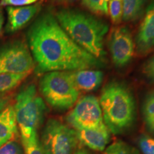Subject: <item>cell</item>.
<instances>
[{
	"mask_svg": "<svg viewBox=\"0 0 154 154\" xmlns=\"http://www.w3.org/2000/svg\"><path fill=\"white\" fill-rule=\"evenodd\" d=\"M27 39L36 72H72L101 67L103 63L72 39L51 12L32 24Z\"/></svg>",
	"mask_w": 154,
	"mask_h": 154,
	"instance_id": "obj_1",
	"label": "cell"
},
{
	"mask_svg": "<svg viewBox=\"0 0 154 154\" xmlns=\"http://www.w3.org/2000/svg\"><path fill=\"white\" fill-rule=\"evenodd\" d=\"M57 20L74 42L101 62L106 61L103 44L109 25L97 17L76 9L62 8L55 14Z\"/></svg>",
	"mask_w": 154,
	"mask_h": 154,
	"instance_id": "obj_2",
	"label": "cell"
},
{
	"mask_svg": "<svg viewBox=\"0 0 154 154\" xmlns=\"http://www.w3.org/2000/svg\"><path fill=\"white\" fill-rule=\"evenodd\" d=\"M99 103L103 122L111 133L121 134L131 127L136 118V103L126 85L109 83L101 92Z\"/></svg>",
	"mask_w": 154,
	"mask_h": 154,
	"instance_id": "obj_3",
	"label": "cell"
},
{
	"mask_svg": "<svg viewBox=\"0 0 154 154\" xmlns=\"http://www.w3.org/2000/svg\"><path fill=\"white\" fill-rule=\"evenodd\" d=\"M17 127L22 142L26 141L34 134L43 121L46 105L38 96L34 84L22 88L16 96L14 105Z\"/></svg>",
	"mask_w": 154,
	"mask_h": 154,
	"instance_id": "obj_4",
	"label": "cell"
},
{
	"mask_svg": "<svg viewBox=\"0 0 154 154\" xmlns=\"http://www.w3.org/2000/svg\"><path fill=\"white\" fill-rule=\"evenodd\" d=\"M39 89L48 104L59 111H66L74 106L80 94L71 72L46 73L39 82Z\"/></svg>",
	"mask_w": 154,
	"mask_h": 154,
	"instance_id": "obj_5",
	"label": "cell"
},
{
	"mask_svg": "<svg viewBox=\"0 0 154 154\" xmlns=\"http://www.w3.org/2000/svg\"><path fill=\"white\" fill-rule=\"evenodd\" d=\"M44 154H76V131L57 119H49L39 140Z\"/></svg>",
	"mask_w": 154,
	"mask_h": 154,
	"instance_id": "obj_6",
	"label": "cell"
},
{
	"mask_svg": "<svg viewBox=\"0 0 154 154\" xmlns=\"http://www.w3.org/2000/svg\"><path fill=\"white\" fill-rule=\"evenodd\" d=\"M35 64L26 44L15 41L0 48V74H31Z\"/></svg>",
	"mask_w": 154,
	"mask_h": 154,
	"instance_id": "obj_7",
	"label": "cell"
},
{
	"mask_svg": "<svg viewBox=\"0 0 154 154\" xmlns=\"http://www.w3.org/2000/svg\"><path fill=\"white\" fill-rule=\"evenodd\" d=\"M66 121L74 130L91 129L104 124L99 100L93 95L83 96L78 100Z\"/></svg>",
	"mask_w": 154,
	"mask_h": 154,
	"instance_id": "obj_8",
	"label": "cell"
},
{
	"mask_svg": "<svg viewBox=\"0 0 154 154\" xmlns=\"http://www.w3.org/2000/svg\"><path fill=\"white\" fill-rule=\"evenodd\" d=\"M109 47L113 64L121 68L131 60L134 53V43L128 28L117 26L113 28L109 41Z\"/></svg>",
	"mask_w": 154,
	"mask_h": 154,
	"instance_id": "obj_9",
	"label": "cell"
},
{
	"mask_svg": "<svg viewBox=\"0 0 154 154\" xmlns=\"http://www.w3.org/2000/svg\"><path fill=\"white\" fill-rule=\"evenodd\" d=\"M136 49L141 54L149 53L154 47V0L146 9L136 38Z\"/></svg>",
	"mask_w": 154,
	"mask_h": 154,
	"instance_id": "obj_10",
	"label": "cell"
},
{
	"mask_svg": "<svg viewBox=\"0 0 154 154\" xmlns=\"http://www.w3.org/2000/svg\"><path fill=\"white\" fill-rule=\"evenodd\" d=\"M39 4L24 7H7V23L5 31L7 33H14L24 27L39 11Z\"/></svg>",
	"mask_w": 154,
	"mask_h": 154,
	"instance_id": "obj_11",
	"label": "cell"
},
{
	"mask_svg": "<svg viewBox=\"0 0 154 154\" xmlns=\"http://www.w3.org/2000/svg\"><path fill=\"white\" fill-rule=\"evenodd\" d=\"M75 131L79 142L94 151H104L110 140V131L105 124L95 128Z\"/></svg>",
	"mask_w": 154,
	"mask_h": 154,
	"instance_id": "obj_12",
	"label": "cell"
},
{
	"mask_svg": "<svg viewBox=\"0 0 154 154\" xmlns=\"http://www.w3.org/2000/svg\"><path fill=\"white\" fill-rule=\"evenodd\" d=\"M71 74L79 91H94L99 87L103 79V72L94 69L72 71Z\"/></svg>",
	"mask_w": 154,
	"mask_h": 154,
	"instance_id": "obj_13",
	"label": "cell"
},
{
	"mask_svg": "<svg viewBox=\"0 0 154 154\" xmlns=\"http://www.w3.org/2000/svg\"><path fill=\"white\" fill-rule=\"evenodd\" d=\"M18 131L14 105L0 111V147L16 138Z\"/></svg>",
	"mask_w": 154,
	"mask_h": 154,
	"instance_id": "obj_14",
	"label": "cell"
},
{
	"mask_svg": "<svg viewBox=\"0 0 154 154\" xmlns=\"http://www.w3.org/2000/svg\"><path fill=\"white\" fill-rule=\"evenodd\" d=\"M123 20L134 22L143 14L144 7L148 0H122Z\"/></svg>",
	"mask_w": 154,
	"mask_h": 154,
	"instance_id": "obj_15",
	"label": "cell"
},
{
	"mask_svg": "<svg viewBox=\"0 0 154 154\" xmlns=\"http://www.w3.org/2000/svg\"><path fill=\"white\" fill-rule=\"evenodd\" d=\"M29 74H0V92L10 91L17 86Z\"/></svg>",
	"mask_w": 154,
	"mask_h": 154,
	"instance_id": "obj_16",
	"label": "cell"
},
{
	"mask_svg": "<svg viewBox=\"0 0 154 154\" xmlns=\"http://www.w3.org/2000/svg\"><path fill=\"white\" fill-rule=\"evenodd\" d=\"M143 115L146 127L154 136V91L146 96L143 106Z\"/></svg>",
	"mask_w": 154,
	"mask_h": 154,
	"instance_id": "obj_17",
	"label": "cell"
},
{
	"mask_svg": "<svg viewBox=\"0 0 154 154\" xmlns=\"http://www.w3.org/2000/svg\"><path fill=\"white\" fill-rule=\"evenodd\" d=\"M103 154H140L136 148L127 144L124 141L118 140L113 142L106 148Z\"/></svg>",
	"mask_w": 154,
	"mask_h": 154,
	"instance_id": "obj_18",
	"label": "cell"
},
{
	"mask_svg": "<svg viewBox=\"0 0 154 154\" xmlns=\"http://www.w3.org/2000/svg\"><path fill=\"white\" fill-rule=\"evenodd\" d=\"M109 0H82L83 6L96 14H108Z\"/></svg>",
	"mask_w": 154,
	"mask_h": 154,
	"instance_id": "obj_19",
	"label": "cell"
},
{
	"mask_svg": "<svg viewBox=\"0 0 154 154\" xmlns=\"http://www.w3.org/2000/svg\"><path fill=\"white\" fill-rule=\"evenodd\" d=\"M108 14L114 24H119L123 20L122 0H109L108 4Z\"/></svg>",
	"mask_w": 154,
	"mask_h": 154,
	"instance_id": "obj_20",
	"label": "cell"
},
{
	"mask_svg": "<svg viewBox=\"0 0 154 154\" xmlns=\"http://www.w3.org/2000/svg\"><path fill=\"white\" fill-rule=\"evenodd\" d=\"M25 154H44L38 134H34L26 141L22 142Z\"/></svg>",
	"mask_w": 154,
	"mask_h": 154,
	"instance_id": "obj_21",
	"label": "cell"
},
{
	"mask_svg": "<svg viewBox=\"0 0 154 154\" xmlns=\"http://www.w3.org/2000/svg\"><path fill=\"white\" fill-rule=\"evenodd\" d=\"M138 145L143 154H154V138L146 135L139 138Z\"/></svg>",
	"mask_w": 154,
	"mask_h": 154,
	"instance_id": "obj_22",
	"label": "cell"
},
{
	"mask_svg": "<svg viewBox=\"0 0 154 154\" xmlns=\"http://www.w3.org/2000/svg\"><path fill=\"white\" fill-rule=\"evenodd\" d=\"M0 154H22V151L16 141L10 140L0 147Z\"/></svg>",
	"mask_w": 154,
	"mask_h": 154,
	"instance_id": "obj_23",
	"label": "cell"
},
{
	"mask_svg": "<svg viewBox=\"0 0 154 154\" xmlns=\"http://www.w3.org/2000/svg\"><path fill=\"white\" fill-rule=\"evenodd\" d=\"M38 0H0L2 7H24L35 3Z\"/></svg>",
	"mask_w": 154,
	"mask_h": 154,
	"instance_id": "obj_24",
	"label": "cell"
},
{
	"mask_svg": "<svg viewBox=\"0 0 154 154\" xmlns=\"http://www.w3.org/2000/svg\"><path fill=\"white\" fill-rule=\"evenodd\" d=\"M143 72L148 79L154 84V56L146 63Z\"/></svg>",
	"mask_w": 154,
	"mask_h": 154,
	"instance_id": "obj_25",
	"label": "cell"
},
{
	"mask_svg": "<svg viewBox=\"0 0 154 154\" xmlns=\"http://www.w3.org/2000/svg\"><path fill=\"white\" fill-rule=\"evenodd\" d=\"M9 103V99L5 97H0V111H2L7 106V104Z\"/></svg>",
	"mask_w": 154,
	"mask_h": 154,
	"instance_id": "obj_26",
	"label": "cell"
},
{
	"mask_svg": "<svg viewBox=\"0 0 154 154\" xmlns=\"http://www.w3.org/2000/svg\"><path fill=\"white\" fill-rule=\"evenodd\" d=\"M4 24V17L2 14V12L1 9H0V32H1L2 29Z\"/></svg>",
	"mask_w": 154,
	"mask_h": 154,
	"instance_id": "obj_27",
	"label": "cell"
},
{
	"mask_svg": "<svg viewBox=\"0 0 154 154\" xmlns=\"http://www.w3.org/2000/svg\"><path fill=\"white\" fill-rule=\"evenodd\" d=\"M59 1L63 3H69V2H73L76 1V0H59Z\"/></svg>",
	"mask_w": 154,
	"mask_h": 154,
	"instance_id": "obj_28",
	"label": "cell"
},
{
	"mask_svg": "<svg viewBox=\"0 0 154 154\" xmlns=\"http://www.w3.org/2000/svg\"><path fill=\"white\" fill-rule=\"evenodd\" d=\"M76 154H88L84 150H79V151H76Z\"/></svg>",
	"mask_w": 154,
	"mask_h": 154,
	"instance_id": "obj_29",
	"label": "cell"
}]
</instances>
